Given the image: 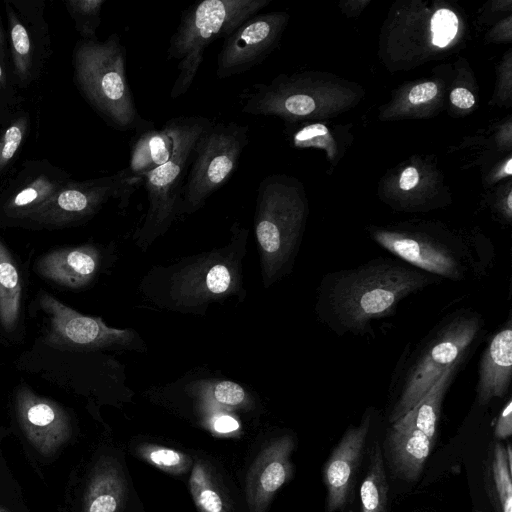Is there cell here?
Listing matches in <instances>:
<instances>
[{
	"instance_id": "14",
	"label": "cell",
	"mask_w": 512,
	"mask_h": 512,
	"mask_svg": "<svg viewBox=\"0 0 512 512\" xmlns=\"http://www.w3.org/2000/svg\"><path fill=\"white\" fill-rule=\"evenodd\" d=\"M15 410L24 435L41 455H54L70 438L71 423L66 411L29 388L18 389Z\"/></svg>"
},
{
	"instance_id": "41",
	"label": "cell",
	"mask_w": 512,
	"mask_h": 512,
	"mask_svg": "<svg viewBox=\"0 0 512 512\" xmlns=\"http://www.w3.org/2000/svg\"><path fill=\"white\" fill-rule=\"evenodd\" d=\"M511 164H512V159H509L507 164H506V167H505V171L507 174H511L512 173V170H511Z\"/></svg>"
},
{
	"instance_id": "17",
	"label": "cell",
	"mask_w": 512,
	"mask_h": 512,
	"mask_svg": "<svg viewBox=\"0 0 512 512\" xmlns=\"http://www.w3.org/2000/svg\"><path fill=\"white\" fill-rule=\"evenodd\" d=\"M512 379V321L506 323L491 337L482 353L476 386L480 405L494 398H503Z\"/></svg>"
},
{
	"instance_id": "23",
	"label": "cell",
	"mask_w": 512,
	"mask_h": 512,
	"mask_svg": "<svg viewBox=\"0 0 512 512\" xmlns=\"http://www.w3.org/2000/svg\"><path fill=\"white\" fill-rule=\"evenodd\" d=\"M5 10L9 22V37L14 73L22 84L28 83L34 73L36 46L32 31L23 16H20L11 1H5Z\"/></svg>"
},
{
	"instance_id": "37",
	"label": "cell",
	"mask_w": 512,
	"mask_h": 512,
	"mask_svg": "<svg viewBox=\"0 0 512 512\" xmlns=\"http://www.w3.org/2000/svg\"><path fill=\"white\" fill-rule=\"evenodd\" d=\"M419 180V174L416 168L408 167L406 168L399 180V185L402 190H410L415 187Z\"/></svg>"
},
{
	"instance_id": "29",
	"label": "cell",
	"mask_w": 512,
	"mask_h": 512,
	"mask_svg": "<svg viewBox=\"0 0 512 512\" xmlns=\"http://www.w3.org/2000/svg\"><path fill=\"white\" fill-rule=\"evenodd\" d=\"M28 129V119L20 116L10 122L0 136V175L12 162L21 147Z\"/></svg>"
},
{
	"instance_id": "30",
	"label": "cell",
	"mask_w": 512,
	"mask_h": 512,
	"mask_svg": "<svg viewBox=\"0 0 512 512\" xmlns=\"http://www.w3.org/2000/svg\"><path fill=\"white\" fill-rule=\"evenodd\" d=\"M191 490L201 512H222L223 502L220 495L207 481L203 469L195 467L191 476Z\"/></svg>"
},
{
	"instance_id": "4",
	"label": "cell",
	"mask_w": 512,
	"mask_h": 512,
	"mask_svg": "<svg viewBox=\"0 0 512 512\" xmlns=\"http://www.w3.org/2000/svg\"><path fill=\"white\" fill-rule=\"evenodd\" d=\"M75 81L90 105L113 128H152L140 116L126 77V51L114 33L105 41H79L73 54Z\"/></svg>"
},
{
	"instance_id": "44",
	"label": "cell",
	"mask_w": 512,
	"mask_h": 512,
	"mask_svg": "<svg viewBox=\"0 0 512 512\" xmlns=\"http://www.w3.org/2000/svg\"><path fill=\"white\" fill-rule=\"evenodd\" d=\"M0 512H11V511L6 510V509H4V508H2V507L0 506Z\"/></svg>"
},
{
	"instance_id": "26",
	"label": "cell",
	"mask_w": 512,
	"mask_h": 512,
	"mask_svg": "<svg viewBox=\"0 0 512 512\" xmlns=\"http://www.w3.org/2000/svg\"><path fill=\"white\" fill-rule=\"evenodd\" d=\"M105 0H68L64 4L77 31L85 40L96 38V30L101 23V9Z\"/></svg>"
},
{
	"instance_id": "24",
	"label": "cell",
	"mask_w": 512,
	"mask_h": 512,
	"mask_svg": "<svg viewBox=\"0 0 512 512\" xmlns=\"http://www.w3.org/2000/svg\"><path fill=\"white\" fill-rule=\"evenodd\" d=\"M21 296L22 285L18 268L0 240V324L7 332L17 325Z\"/></svg>"
},
{
	"instance_id": "13",
	"label": "cell",
	"mask_w": 512,
	"mask_h": 512,
	"mask_svg": "<svg viewBox=\"0 0 512 512\" xmlns=\"http://www.w3.org/2000/svg\"><path fill=\"white\" fill-rule=\"evenodd\" d=\"M69 180L65 170L48 160L26 161L0 193V218L25 221Z\"/></svg>"
},
{
	"instance_id": "15",
	"label": "cell",
	"mask_w": 512,
	"mask_h": 512,
	"mask_svg": "<svg viewBox=\"0 0 512 512\" xmlns=\"http://www.w3.org/2000/svg\"><path fill=\"white\" fill-rule=\"evenodd\" d=\"M370 420V414H367L360 425L349 428L325 465L326 512H334L346 503L355 470L362 457Z\"/></svg>"
},
{
	"instance_id": "11",
	"label": "cell",
	"mask_w": 512,
	"mask_h": 512,
	"mask_svg": "<svg viewBox=\"0 0 512 512\" xmlns=\"http://www.w3.org/2000/svg\"><path fill=\"white\" fill-rule=\"evenodd\" d=\"M130 196L121 170L111 176L84 181L70 179L25 221L44 227H61L93 216L111 198L120 199L119 206L125 208Z\"/></svg>"
},
{
	"instance_id": "22",
	"label": "cell",
	"mask_w": 512,
	"mask_h": 512,
	"mask_svg": "<svg viewBox=\"0 0 512 512\" xmlns=\"http://www.w3.org/2000/svg\"><path fill=\"white\" fill-rule=\"evenodd\" d=\"M463 363L458 362L447 368L417 404L395 422L414 427L434 440L443 399Z\"/></svg>"
},
{
	"instance_id": "43",
	"label": "cell",
	"mask_w": 512,
	"mask_h": 512,
	"mask_svg": "<svg viewBox=\"0 0 512 512\" xmlns=\"http://www.w3.org/2000/svg\"><path fill=\"white\" fill-rule=\"evenodd\" d=\"M3 47V33H2V27H1V21H0V53L2 52Z\"/></svg>"
},
{
	"instance_id": "40",
	"label": "cell",
	"mask_w": 512,
	"mask_h": 512,
	"mask_svg": "<svg viewBox=\"0 0 512 512\" xmlns=\"http://www.w3.org/2000/svg\"><path fill=\"white\" fill-rule=\"evenodd\" d=\"M6 86V77L2 65L0 64V89Z\"/></svg>"
},
{
	"instance_id": "38",
	"label": "cell",
	"mask_w": 512,
	"mask_h": 512,
	"mask_svg": "<svg viewBox=\"0 0 512 512\" xmlns=\"http://www.w3.org/2000/svg\"><path fill=\"white\" fill-rule=\"evenodd\" d=\"M238 427V422L231 416L223 415L214 421V429L219 433L232 432Z\"/></svg>"
},
{
	"instance_id": "8",
	"label": "cell",
	"mask_w": 512,
	"mask_h": 512,
	"mask_svg": "<svg viewBox=\"0 0 512 512\" xmlns=\"http://www.w3.org/2000/svg\"><path fill=\"white\" fill-rule=\"evenodd\" d=\"M371 235L376 243L405 263L452 281L482 275L494 256L493 248L454 237L438 238L395 229H376Z\"/></svg>"
},
{
	"instance_id": "19",
	"label": "cell",
	"mask_w": 512,
	"mask_h": 512,
	"mask_svg": "<svg viewBox=\"0 0 512 512\" xmlns=\"http://www.w3.org/2000/svg\"><path fill=\"white\" fill-rule=\"evenodd\" d=\"M173 153V138L170 121L161 129L148 128L136 132L131 143L130 161L122 175L127 190L134 192L145 176L166 163Z\"/></svg>"
},
{
	"instance_id": "2",
	"label": "cell",
	"mask_w": 512,
	"mask_h": 512,
	"mask_svg": "<svg viewBox=\"0 0 512 512\" xmlns=\"http://www.w3.org/2000/svg\"><path fill=\"white\" fill-rule=\"evenodd\" d=\"M222 247L153 267L141 289L159 308L203 315L207 307L231 296L245 295L242 262L249 230L235 222Z\"/></svg>"
},
{
	"instance_id": "12",
	"label": "cell",
	"mask_w": 512,
	"mask_h": 512,
	"mask_svg": "<svg viewBox=\"0 0 512 512\" xmlns=\"http://www.w3.org/2000/svg\"><path fill=\"white\" fill-rule=\"evenodd\" d=\"M283 23L280 13H257L242 23L224 38L217 56V78L239 75L262 63L274 49Z\"/></svg>"
},
{
	"instance_id": "6",
	"label": "cell",
	"mask_w": 512,
	"mask_h": 512,
	"mask_svg": "<svg viewBox=\"0 0 512 512\" xmlns=\"http://www.w3.org/2000/svg\"><path fill=\"white\" fill-rule=\"evenodd\" d=\"M172 129L173 153L163 165L144 178L148 209L144 221L134 234L135 244L146 251L164 235L179 215L184 177L199 136L213 123L202 116H181L169 119Z\"/></svg>"
},
{
	"instance_id": "1",
	"label": "cell",
	"mask_w": 512,
	"mask_h": 512,
	"mask_svg": "<svg viewBox=\"0 0 512 512\" xmlns=\"http://www.w3.org/2000/svg\"><path fill=\"white\" fill-rule=\"evenodd\" d=\"M441 282L400 259L376 258L325 274L317 288L318 319L337 335H362L391 316L406 297Z\"/></svg>"
},
{
	"instance_id": "33",
	"label": "cell",
	"mask_w": 512,
	"mask_h": 512,
	"mask_svg": "<svg viewBox=\"0 0 512 512\" xmlns=\"http://www.w3.org/2000/svg\"><path fill=\"white\" fill-rule=\"evenodd\" d=\"M328 133L323 124H311L296 131L293 135L294 145L298 147L309 146L313 141Z\"/></svg>"
},
{
	"instance_id": "32",
	"label": "cell",
	"mask_w": 512,
	"mask_h": 512,
	"mask_svg": "<svg viewBox=\"0 0 512 512\" xmlns=\"http://www.w3.org/2000/svg\"><path fill=\"white\" fill-rule=\"evenodd\" d=\"M145 455L154 465L167 471H181L189 465L185 455L165 447L149 446Z\"/></svg>"
},
{
	"instance_id": "34",
	"label": "cell",
	"mask_w": 512,
	"mask_h": 512,
	"mask_svg": "<svg viewBox=\"0 0 512 512\" xmlns=\"http://www.w3.org/2000/svg\"><path fill=\"white\" fill-rule=\"evenodd\" d=\"M494 434L498 439H506L512 434V399L509 398L496 421Z\"/></svg>"
},
{
	"instance_id": "42",
	"label": "cell",
	"mask_w": 512,
	"mask_h": 512,
	"mask_svg": "<svg viewBox=\"0 0 512 512\" xmlns=\"http://www.w3.org/2000/svg\"><path fill=\"white\" fill-rule=\"evenodd\" d=\"M507 209L511 211L512 209V194L510 193L507 198Z\"/></svg>"
},
{
	"instance_id": "3",
	"label": "cell",
	"mask_w": 512,
	"mask_h": 512,
	"mask_svg": "<svg viewBox=\"0 0 512 512\" xmlns=\"http://www.w3.org/2000/svg\"><path fill=\"white\" fill-rule=\"evenodd\" d=\"M483 327L480 314L462 309L444 317L419 342L392 381L397 389L392 423L411 410L447 368L465 361L480 340Z\"/></svg>"
},
{
	"instance_id": "10",
	"label": "cell",
	"mask_w": 512,
	"mask_h": 512,
	"mask_svg": "<svg viewBox=\"0 0 512 512\" xmlns=\"http://www.w3.org/2000/svg\"><path fill=\"white\" fill-rule=\"evenodd\" d=\"M38 302L49 317L45 342L53 348L73 351H143L145 348L133 329L109 327L101 317L81 314L47 293H42Z\"/></svg>"
},
{
	"instance_id": "9",
	"label": "cell",
	"mask_w": 512,
	"mask_h": 512,
	"mask_svg": "<svg viewBox=\"0 0 512 512\" xmlns=\"http://www.w3.org/2000/svg\"><path fill=\"white\" fill-rule=\"evenodd\" d=\"M247 144L248 126L233 121L213 122L199 136L182 189L179 215L198 211L230 179Z\"/></svg>"
},
{
	"instance_id": "45",
	"label": "cell",
	"mask_w": 512,
	"mask_h": 512,
	"mask_svg": "<svg viewBox=\"0 0 512 512\" xmlns=\"http://www.w3.org/2000/svg\"><path fill=\"white\" fill-rule=\"evenodd\" d=\"M480 512H486V511H480Z\"/></svg>"
},
{
	"instance_id": "5",
	"label": "cell",
	"mask_w": 512,
	"mask_h": 512,
	"mask_svg": "<svg viewBox=\"0 0 512 512\" xmlns=\"http://www.w3.org/2000/svg\"><path fill=\"white\" fill-rule=\"evenodd\" d=\"M269 2L204 0L186 8L167 49V59L178 61L171 98L181 97L190 89L203 62L204 52L212 42L226 38Z\"/></svg>"
},
{
	"instance_id": "39",
	"label": "cell",
	"mask_w": 512,
	"mask_h": 512,
	"mask_svg": "<svg viewBox=\"0 0 512 512\" xmlns=\"http://www.w3.org/2000/svg\"><path fill=\"white\" fill-rule=\"evenodd\" d=\"M506 457H507L508 467L512 471V451H511L510 444H508L507 448H506Z\"/></svg>"
},
{
	"instance_id": "7",
	"label": "cell",
	"mask_w": 512,
	"mask_h": 512,
	"mask_svg": "<svg viewBox=\"0 0 512 512\" xmlns=\"http://www.w3.org/2000/svg\"><path fill=\"white\" fill-rule=\"evenodd\" d=\"M302 214L289 188L277 176L257 188L254 230L262 282L269 288L292 269L299 249Z\"/></svg>"
},
{
	"instance_id": "21",
	"label": "cell",
	"mask_w": 512,
	"mask_h": 512,
	"mask_svg": "<svg viewBox=\"0 0 512 512\" xmlns=\"http://www.w3.org/2000/svg\"><path fill=\"white\" fill-rule=\"evenodd\" d=\"M125 479L112 461L99 462L92 471L84 494V512H121Z\"/></svg>"
},
{
	"instance_id": "16",
	"label": "cell",
	"mask_w": 512,
	"mask_h": 512,
	"mask_svg": "<svg viewBox=\"0 0 512 512\" xmlns=\"http://www.w3.org/2000/svg\"><path fill=\"white\" fill-rule=\"evenodd\" d=\"M293 439L281 437L271 442L253 462L246 482L251 512H263L276 491L288 480L292 468Z\"/></svg>"
},
{
	"instance_id": "31",
	"label": "cell",
	"mask_w": 512,
	"mask_h": 512,
	"mask_svg": "<svg viewBox=\"0 0 512 512\" xmlns=\"http://www.w3.org/2000/svg\"><path fill=\"white\" fill-rule=\"evenodd\" d=\"M431 28L433 32V44L439 47H444L455 37L457 33L458 19L452 11L448 9H439L433 15Z\"/></svg>"
},
{
	"instance_id": "25",
	"label": "cell",
	"mask_w": 512,
	"mask_h": 512,
	"mask_svg": "<svg viewBox=\"0 0 512 512\" xmlns=\"http://www.w3.org/2000/svg\"><path fill=\"white\" fill-rule=\"evenodd\" d=\"M361 512H386L388 482L378 443L370 451V463L360 488Z\"/></svg>"
},
{
	"instance_id": "18",
	"label": "cell",
	"mask_w": 512,
	"mask_h": 512,
	"mask_svg": "<svg viewBox=\"0 0 512 512\" xmlns=\"http://www.w3.org/2000/svg\"><path fill=\"white\" fill-rule=\"evenodd\" d=\"M101 253L91 244L51 251L35 264L36 272L59 285L78 289L89 284L99 271Z\"/></svg>"
},
{
	"instance_id": "20",
	"label": "cell",
	"mask_w": 512,
	"mask_h": 512,
	"mask_svg": "<svg viewBox=\"0 0 512 512\" xmlns=\"http://www.w3.org/2000/svg\"><path fill=\"white\" fill-rule=\"evenodd\" d=\"M433 440L411 426L392 423L387 444L395 472L406 480H416L430 454Z\"/></svg>"
},
{
	"instance_id": "27",
	"label": "cell",
	"mask_w": 512,
	"mask_h": 512,
	"mask_svg": "<svg viewBox=\"0 0 512 512\" xmlns=\"http://www.w3.org/2000/svg\"><path fill=\"white\" fill-rule=\"evenodd\" d=\"M193 384L203 396L226 407L243 406L248 401L246 390L231 380L199 381Z\"/></svg>"
},
{
	"instance_id": "28",
	"label": "cell",
	"mask_w": 512,
	"mask_h": 512,
	"mask_svg": "<svg viewBox=\"0 0 512 512\" xmlns=\"http://www.w3.org/2000/svg\"><path fill=\"white\" fill-rule=\"evenodd\" d=\"M493 480L501 512H512V471L508 467L506 449L496 444L492 463Z\"/></svg>"
},
{
	"instance_id": "36",
	"label": "cell",
	"mask_w": 512,
	"mask_h": 512,
	"mask_svg": "<svg viewBox=\"0 0 512 512\" xmlns=\"http://www.w3.org/2000/svg\"><path fill=\"white\" fill-rule=\"evenodd\" d=\"M450 99L452 104L461 109H468L475 103L474 96L465 88H455L450 94Z\"/></svg>"
},
{
	"instance_id": "35",
	"label": "cell",
	"mask_w": 512,
	"mask_h": 512,
	"mask_svg": "<svg viewBox=\"0 0 512 512\" xmlns=\"http://www.w3.org/2000/svg\"><path fill=\"white\" fill-rule=\"evenodd\" d=\"M436 94V84L433 82H425L413 87L409 92L408 98L412 104H420L431 100Z\"/></svg>"
}]
</instances>
